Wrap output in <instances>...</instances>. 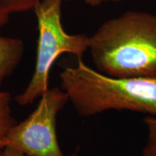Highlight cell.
Here are the masks:
<instances>
[{
	"label": "cell",
	"mask_w": 156,
	"mask_h": 156,
	"mask_svg": "<svg viewBox=\"0 0 156 156\" xmlns=\"http://www.w3.org/2000/svg\"><path fill=\"white\" fill-rule=\"evenodd\" d=\"M1 156H28L22 152L17 151L15 148L10 147H6L4 148Z\"/></svg>",
	"instance_id": "9"
},
{
	"label": "cell",
	"mask_w": 156,
	"mask_h": 156,
	"mask_svg": "<svg viewBox=\"0 0 156 156\" xmlns=\"http://www.w3.org/2000/svg\"><path fill=\"white\" fill-rule=\"evenodd\" d=\"M24 44L20 39L0 37V85L22 59Z\"/></svg>",
	"instance_id": "5"
},
{
	"label": "cell",
	"mask_w": 156,
	"mask_h": 156,
	"mask_svg": "<svg viewBox=\"0 0 156 156\" xmlns=\"http://www.w3.org/2000/svg\"><path fill=\"white\" fill-rule=\"evenodd\" d=\"M60 79L62 90L81 116L112 109L156 115V77H110L77 58V65L64 68Z\"/></svg>",
	"instance_id": "2"
},
{
	"label": "cell",
	"mask_w": 156,
	"mask_h": 156,
	"mask_svg": "<svg viewBox=\"0 0 156 156\" xmlns=\"http://www.w3.org/2000/svg\"><path fill=\"white\" fill-rule=\"evenodd\" d=\"M9 14L0 8V28L4 26L9 20Z\"/></svg>",
	"instance_id": "11"
},
{
	"label": "cell",
	"mask_w": 156,
	"mask_h": 156,
	"mask_svg": "<svg viewBox=\"0 0 156 156\" xmlns=\"http://www.w3.org/2000/svg\"><path fill=\"white\" fill-rule=\"evenodd\" d=\"M122 1V0H84L87 5L92 7H95V6H99L101 4L105 2H119Z\"/></svg>",
	"instance_id": "10"
},
{
	"label": "cell",
	"mask_w": 156,
	"mask_h": 156,
	"mask_svg": "<svg viewBox=\"0 0 156 156\" xmlns=\"http://www.w3.org/2000/svg\"><path fill=\"white\" fill-rule=\"evenodd\" d=\"M98 72L114 77H156V16L126 11L108 20L90 37Z\"/></svg>",
	"instance_id": "1"
},
{
	"label": "cell",
	"mask_w": 156,
	"mask_h": 156,
	"mask_svg": "<svg viewBox=\"0 0 156 156\" xmlns=\"http://www.w3.org/2000/svg\"><path fill=\"white\" fill-rule=\"evenodd\" d=\"M41 98L28 118L9 128L0 142L2 149L10 147L28 156H64L56 137V122L69 98L56 87L47 90Z\"/></svg>",
	"instance_id": "4"
},
{
	"label": "cell",
	"mask_w": 156,
	"mask_h": 156,
	"mask_svg": "<svg viewBox=\"0 0 156 156\" xmlns=\"http://www.w3.org/2000/svg\"><path fill=\"white\" fill-rule=\"evenodd\" d=\"M10 103L11 97L9 93L0 90V142L9 128L16 124L12 116ZM3 150L0 146V156Z\"/></svg>",
	"instance_id": "6"
},
{
	"label": "cell",
	"mask_w": 156,
	"mask_h": 156,
	"mask_svg": "<svg viewBox=\"0 0 156 156\" xmlns=\"http://www.w3.org/2000/svg\"><path fill=\"white\" fill-rule=\"evenodd\" d=\"M144 122L147 128V139L142 154L143 156H156V118L146 117Z\"/></svg>",
	"instance_id": "8"
},
{
	"label": "cell",
	"mask_w": 156,
	"mask_h": 156,
	"mask_svg": "<svg viewBox=\"0 0 156 156\" xmlns=\"http://www.w3.org/2000/svg\"><path fill=\"white\" fill-rule=\"evenodd\" d=\"M68 0H41L34 9L38 25V41L34 73L25 91L15 98L21 106L30 104L48 90L50 69L59 55L68 53L82 58L88 49L90 37L69 35L61 23L62 5Z\"/></svg>",
	"instance_id": "3"
},
{
	"label": "cell",
	"mask_w": 156,
	"mask_h": 156,
	"mask_svg": "<svg viewBox=\"0 0 156 156\" xmlns=\"http://www.w3.org/2000/svg\"><path fill=\"white\" fill-rule=\"evenodd\" d=\"M41 0H0V8L6 12H23L34 9Z\"/></svg>",
	"instance_id": "7"
}]
</instances>
